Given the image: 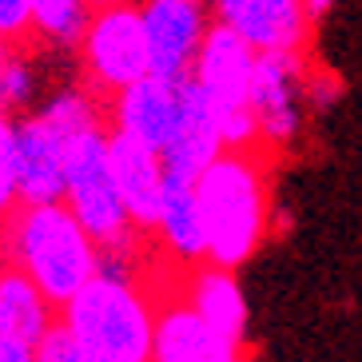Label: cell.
Instances as JSON below:
<instances>
[{"mask_svg": "<svg viewBox=\"0 0 362 362\" xmlns=\"http://www.w3.org/2000/svg\"><path fill=\"white\" fill-rule=\"evenodd\" d=\"M56 322H60V307L52 298L44 295L24 271L4 267V275H0V339L36 351Z\"/></svg>", "mask_w": 362, "mask_h": 362, "instance_id": "17", "label": "cell"}, {"mask_svg": "<svg viewBox=\"0 0 362 362\" xmlns=\"http://www.w3.org/2000/svg\"><path fill=\"white\" fill-rule=\"evenodd\" d=\"M0 251L8 267L24 271L56 307H64L80 287H88L104 267V251L72 215L64 199L21 203L0 223Z\"/></svg>", "mask_w": 362, "mask_h": 362, "instance_id": "2", "label": "cell"}, {"mask_svg": "<svg viewBox=\"0 0 362 362\" xmlns=\"http://www.w3.org/2000/svg\"><path fill=\"white\" fill-rule=\"evenodd\" d=\"M112 175H116L128 219L144 235H151L163 207V192H168V163H163V156L156 148H148V144L124 136V132H112Z\"/></svg>", "mask_w": 362, "mask_h": 362, "instance_id": "12", "label": "cell"}, {"mask_svg": "<svg viewBox=\"0 0 362 362\" xmlns=\"http://www.w3.org/2000/svg\"><path fill=\"white\" fill-rule=\"evenodd\" d=\"M180 295L215 334H223L231 342L247 339V298L235 271L215 267V263H199L192 271H183Z\"/></svg>", "mask_w": 362, "mask_h": 362, "instance_id": "16", "label": "cell"}, {"mask_svg": "<svg viewBox=\"0 0 362 362\" xmlns=\"http://www.w3.org/2000/svg\"><path fill=\"white\" fill-rule=\"evenodd\" d=\"M223 132H219V119H215L211 100L203 96V88L187 76L183 84V116L180 128L171 136V144L163 148V163H168V175H180V180H199L203 171L211 168L219 156H223Z\"/></svg>", "mask_w": 362, "mask_h": 362, "instance_id": "14", "label": "cell"}, {"mask_svg": "<svg viewBox=\"0 0 362 362\" xmlns=\"http://www.w3.org/2000/svg\"><path fill=\"white\" fill-rule=\"evenodd\" d=\"M92 12H96L92 0H33L36 40L56 44V48H80Z\"/></svg>", "mask_w": 362, "mask_h": 362, "instance_id": "18", "label": "cell"}, {"mask_svg": "<svg viewBox=\"0 0 362 362\" xmlns=\"http://www.w3.org/2000/svg\"><path fill=\"white\" fill-rule=\"evenodd\" d=\"M144 255H104L100 275L80 287L60 322L92 362H151L160 330V298L144 283Z\"/></svg>", "mask_w": 362, "mask_h": 362, "instance_id": "1", "label": "cell"}, {"mask_svg": "<svg viewBox=\"0 0 362 362\" xmlns=\"http://www.w3.org/2000/svg\"><path fill=\"white\" fill-rule=\"evenodd\" d=\"M148 33L151 72L168 80H187L203 40L211 33V0H136Z\"/></svg>", "mask_w": 362, "mask_h": 362, "instance_id": "8", "label": "cell"}, {"mask_svg": "<svg viewBox=\"0 0 362 362\" xmlns=\"http://www.w3.org/2000/svg\"><path fill=\"white\" fill-rule=\"evenodd\" d=\"M183 84L187 80H168V76H144L132 88L116 92L107 100V128L148 144L163 156L183 116Z\"/></svg>", "mask_w": 362, "mask_h": 362, "instance_id": "10", "label": "cell"}, {"mask_svg": "<svg viewBox=\"0 0 362 362\" xmlns=\"http://www.w3.org/2000/svg\"><path fill=\"white\" fill-rule=\"evenodd\" d=\"M0 362H36V351L33 346H21V342L0 339Z\"/></svg>", "mask_w": 362, "mask_h": 362, "instance_id": "23", "label": "cell"}, {"mask_svg": "<svg viewBox=\"0 0 362 362\" xmlns=\"http://www.w3.org/2000/svg\"><path fill=\"white\" fill-rule=\"evenodd\" d=\"M80 72H84V84L96 88L104 100L151 76L148 33H144L136 0L104 4L92 12L80 36Z\"/></svg>", "mask_w": 362, "mask_h": 362, "instance_id": "6", "label": "cell"}, {"mask_svg": "<svg viewBox=\"0 0 362 362\" xmlns=\"http://www.w3.org/2000/svg\"><path fill=\"white\" fill-rule=\"evenodd\" d=\"M310 52H259L251 76V112L267 151L295 144L307 104Z\"/></svg>", "mask_w": 362, "mask_h": 362, "instance_id": "7", "label": "cell"}, {"mask_svg": "<svg viewBox=\"0 0 362 362\" xmlns=\"http://www.w3.org/2000/svg\"><path fill=\"white\" fill-rule=\"evenodd\" d=\"M211 16L255 52H310L315 21L303 0H211Z\"/></svg>", "mask_w": 362, "mask_h": 362, "instance_id": "9", "label": "cell"}, {"mask_svg": "<svg viewBox=\"0 0 362 362\" xmlns=\"http://www.w3.org/2000/svg\"><path fill=\"white\" fill-rule=\"evenodd\" d=\"M12 48H16V44H8V40H4V36H0V64H4V56H8Z\"/></svg>", "mask_w": 362, "mask_h": 362, "instance_id": "25", "label": "cell"}, {"mask_svg": "<svg viewBox=\"0 0 362 362\" xmlns=\"http://www.w3.org/2000/svg\"><path fill=\"white\" fill-rule=\"evenodd\" d=\"M0 36L8 44H33V0H0Z\"/></svg>", "mask_w": 362, "mask_h": 362, "instance_id": "21", "label": "cell"}, {"mask_svg": "<svg viewBox=\"0 0 362 362\" xmlns=\"http://www.w3.org/2000/svg\"><path fill=\"white\" fill-rule=\"evenodd\" d=\"M12 136L16 119L0 112V223L21 207V187H16V156H12Z\"/></svg>", "mask_w": 362, "mask_h": 362, "instance_id": "20", "label": "cell"}, {"mask_svg": "<svg viewBox=\"0 0 362 362\" xmlns=\"http://www.w3.org/2000/svg\"><path fill=\"white\" fill-rule=\"evenodd\" d=\"M151 239L160 243L168 263H180L183 271L207 263V219H203V203L192 180L168 175V192H163V207Z\"/></svg>", "mask_w": 362, "mask_h": 362, "instance_id": "15", "label": "cell"}, {"mask_svg": "<svg viewBox=\"0 0 362 362\" xmlns=\"http://www.w3.org/2000/svg\"><path fill=\"white\" fill-rule=\"evenodd\" d=\"M255 60H259L255 48L219 21L211 24V33H207L199 56H195L192 80L203 88V96L211 100L227 151L263 148L255 112H251V76H255Z\"/></svg>", "mask_w": 362, "mask_h": 362, "instance_id": "5", "label": "cell"}, {"mask_svg": "<svg viewBox=\"0 0 362 362\" xmlns=\"http://www.w3.org/2000/svg\"><path fill=\"white\" fill-rule=\"evenodd\" d=\"M151 362H251L243 342L215 334L195 315L183 295L160 298V330H156V354Z\"/></svg>", "mask_w": 362, "mask_h": 362, "instance_id": "13", "label": "cell"}, {"mask_svg": "<svg viewBox=\"0 0 362 362\" xmlns=\"http://www.w3.org/2000/svg\"><path fill=\"white\" fill-rule=\"evenodd\" d=\"M36 362H92V358H88V351L72 339V330H68L64 322H56V327L44 334V342L36 346Z\"/></svg>", "mask_w": 362, "mask_h": 362, "instance_id": "22", "label": "cell"}, {"mask_svg": "<svg viewBox=\"0 0 362 362\" xmlns=\"http://www.w3.org/2000/svg\"><path fill=\"white\" fill-rule=\"evenodd\" d=\"M4 267H8V259H4V251H0V275H4Z\"/></svg>", "mask_w": 362, "mask_h": 362, "instance_id": "27", "label": "cell"}, {"mask_svg": "<svg viewBox=\"0 0 362 362\" xmlns=\"http://www.w3.org/2000/svg\"><path fill=\"white\" fill-rule=\"evenodd\" d=\"M36 60H33V44H16L4 64H0V112L4 116H24V107L36 96Z\"/></svg>", "mask_w": 362, "mask_h": 362, "instance_id": "19", "label": "cell"}, {"mask_svg": "<svg viewBox=\"0 0 362 362\" xmlns=\"http://www.w3.org/2000/svg\"><path fill=\"white\" fill-rule=\"evenodd\" d=\"M104 4H119V0H92V8H104Z\"/></svg>", "mask_w": 362, "mask_h": 362, "instance_id": "26", "label": "cell"}, {"mask_svg": "<svg viewBox=\"0 0 362 362\" xmlns=\"http://www.w3.org/2000/svg\"><path fill=\"white\" fill-rule=\"evenodd\" d=\"M64 203L88 227L104 255H144V239L124 211L116 175H112V128L96 124L68 136L64 151Z\"/></svg>", "mask_w": 362, "mask_h": 362, "instance_id": "4", "label": "cell"}, {"mask_svg": "<svg viewBox=\"0 0 362 362\" xmlns=\"http://www.w3.org/2000/svg\"><path fill=\"white\" fill-rule=\"evenodd\" d=\"M271 151H223L195 180V192L207 219V263L243 267L263 247L271 231Z\"/></svg>", "mask_w": 362, "mask_h": 362, "instance_id": "3", "label": "cell"}, {"mask_svg": "<svg viewBox=\"0 0 362 362\" xmlns=\"http://www.w3.org/2000/svg\"><path fill=\"white\" fill-rule=\"evenodd\" d=\"M303 4H307V16H310L315 24H319L322 16H327L330 8H334V0H303Z\"/></svg>", "mask_w": 362, "mask_h": 362, "instance_id": "24", "label": "cell"}, {"mask_svg": "<svg viewBox=\"0 0 362 362\" xmlns=\"http://www.w3.org/2000/svg\"><path fill=\"white\" fill-rule=\"evenodd\" d=\"M64 151L68 136L40 112L16 116L12 156H16V187L21 203H56L64 199Z\"/></svg>", "mask_w": 362, "mask_h": 362, "instance_id": "11", "label": "cell"}]
</instances>
